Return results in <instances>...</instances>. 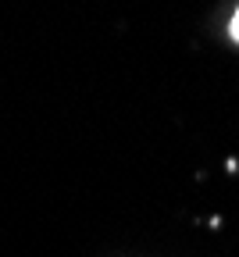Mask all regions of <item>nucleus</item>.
<instances>
[{"label": "nucleus", "instance_id": "f257e3e1", "mask_svg": "<svg viewBox=\"0 0 239 257\" xmlns=\"http://www.w3.org/2000/svg\"><path fill=\"white\" fill-rule=\"evenodd\" d=\"M228 32H232V40L239 43V8H235V15H232V25H228Z\"/></svg>", "mask_w": 239, "mask_h": 257}]
</instances>
